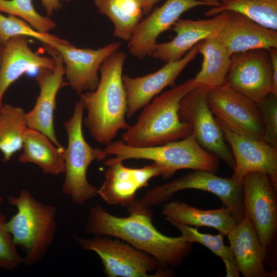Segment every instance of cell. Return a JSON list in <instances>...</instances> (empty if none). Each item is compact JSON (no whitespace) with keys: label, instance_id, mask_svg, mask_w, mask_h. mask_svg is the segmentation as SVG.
<instances>
[{"label":"cell","instance_id":"1","mask_svg":"<svg viewBox=\"0 0 277 277\" xmlns=\"http://www.w3.org/2000/svg\"><path fill=\"white\" fill-rule=\"evenodd\" d=\"M129 215L117 216L100 205L92 207L85 225L86 231L94 235L121 239L155 258L164 268L180 266L190 254L192 243L180 236L170 237L161 233L152 223L150 207L137 200L127 208Z\"/></svg>","mask_w":277,"mask_h":277},{"label":"cell","instance_id":"2","mask_svg":"<svg viewBox=\"0 0 277 277\" xmlns=\"http://www.w3.org/2000/svg\"><path fill=\"white\" fill-rule=\"evenodd\" d=\"M126 57L124 52L118 51L108 56L100 67L96 89L80 95L87 111L84 123L101 144L110 143L121 130L129 126L126 121L127 102L122 75Z\"/></svg>","mask_w":277,"mask_h":277},{"label":"cell","instance_id":"3","mask_svg":"<svg viewBox=\"0 0 277 277\" xmlns=\"http://www.w3.org/2000/svg\"><path fill=\"white\" fill-rule=\"evenodd\" d=\"M196 87L194 78L154 97L144 107L135 123L129 126L122 140L134 147H148L184 138L192 132L191 126L179 116L182 98Z\"/></svg>","mask_w":277,"mask_h":277},{"label":"cell","instance_id":"4","mask_svg":"<svg viewBox=\"0 0 277 277\" xmlns=\"http://www.w3.org/2000/svg\"><path fill=\"white\" fill-rule=\"evenodd\" d=\"M7 201L16 209L7 222L13 241L25 253L23 264L34 265L44 258L55 238L57 208L25 189L16 196H9Z\"/></svg>","mask_w":277,"mask_h":277},{"label":"cell","instance_id":"5","mask_svg":"<svg viewBox=\"0 0 277 277\" xmlns=\"http://www.w3.org/2000/svg\"><path fill=\"white\" fill-rule=\"evenodd\" d=\"M103 150L107 156L114 155L123 162L130 159L152 161L165 169L167 179L185 169L214 173L220 163L217 157L200 145L192 132L184 138L162 145L134 147L119 140L106 145Z\"/></svg>","mask_w":277,"mask_h":277},{"label":"cell","instance_id":"6","mask_svg":"<svg viewBox=\"0 0 277 277\" xmlns=\"http://www.w3.org/2000/svg\"><path fill=\"white\" fill-rule=\"evenodd\" d=\"M84 109L82 102L76 101L72 115L64 124L67 145L64 151L65 178L61 192L78 205L97 195L98 188L87 177L89 166L94 161H102L108 156L103 149L93 148L86 141L82 129Z\"/></svg>","mask_w":277,"mask_h":277},{"label":"cell","instance_id":"7","mask_svg":"<svg viewBox=\"0 0 277 277\" xmlns=\"http://www.w3.org/2000/svg\"><path fill=\"white\" fill-rule=\"evenodd\" d=\"M85 250L98 255L108 277H163L172 276L171 269L163 267L149 254L130 244L108 236L77 238Z\"/></svg>","mask_w":277,"mask_h":277},{"label":"cell","instance_id":"8","mask_svg":"<svg viewBox=\"0 0 277 277\" xmlns=\"http://www.w3.org/2000/svg\"><path fill=\"white\" fill-rule=\"evenodd\" d=\"M185 189L200 190L214 194L230 210L237 223L245 216L242 183L205 170H193L171 182L156 186L147 190L140 201L147 206L157 205L170 200L176 192Z\"/></svg>","mask_w":277,"mask_h":277},{"label":"cell","instance_id":"9","mask_svg":"<svg viewBox=\"0 0 277 277\" xmlns=\"http://www.w3.org/2000/svg\"><path fill=\"white\" fill-rule=\"evenodd\" d=\"M207 90L196 87L182 98L179 110L180 118L191 126L192 132L204 149L233 169V154L209 107Z\"/></svg>","mask_w":277,"mask_h":277},{"label":"cell","instance_id":"10","mask_svg":"<svg viewBox=\"0 0 277 277\" xmlns=\"http://www.w3.org/2000/svg\"><path fill=\"white\" fill-rule=\"evenodd\" d=\"M225 83L258 103L271 93L272 72L268 50L253 49L234 53Z\"/></svg>","mask_w":277,"mask_h":277},{"label":"cell","instance_id":"11","mask_svg":"<svg viewBox=\"0 0 277 277\" xmlns=\"http://www.w3.org/2000/svg\"><path fill=\"white\" fill-rule=\"evenodd\" d=\"M209 107L231 130L259 140L264 136V125L257 103L237 92L225 83L207 90Z\"/></svg>","mask_w":277,"mask_h":277},{"label":"cell","instance_id":"12","mask_svg":"<svg viewBox=\"0 0 277 277\" xmlns=\"http://www.w3.org/2000/svg\"><path fill=\"white\" fill-rule=\"evenodd\" d=\"M242 189L245 214L251 221L261 244L267 249L277 228L276 189L269 175L261 172L246 174Z\"/></svg>","mask_w":277,"mask_h":277},{"label":"cell","instance_id":"13","mask_svg":"<svg viewBox=\"0 0 277 277\" xmlns=\"http://www.w3.org/2000/svg\"><path fill=\"white\" fill-rule=\"evenodd\" d=\"M104 164L107 169L97 195L111 205L127 208L137 200V191L148 186L152 178L162 176L167 179L165 169L154 162L141 168H130L114 156L105 160Z\"/></svg>","mask_w":277,"mask_h":277},{"label":"cell","instance_id":"14","mask_svg":"<svg viewBox=\"0 0 277 277\" xmlns=\"http://www.w3.org/2000/svg\"><path fill=\"white\" fill-rule=\"evenodd\" d=\"M121 45V42H113L97 49L81 48L65 39L49 46L61 55L68 85L80 95L96 89L101 65Z\"/></svg>","mask_w":277,"mask_h":277},{"label":"cell","instance_id":"15","mask_svg":"<svg viewBox=\"0 0 277 277\" xmlns=\"http://www.w3.org/2000/svg\"><path fill=\"white\" fill-rule=\"evenodd\" d=\"M215 118L234 159L235 166L231 177L242 183L244 176L249 173L264 172L269 175L277 189V148L262 140L235 132Z\"/></svg>","mask_w":277,"mask_h":277},{"label":"cell","instance_id":"16","mask_svg":"<svg viewBox=\"0 0 277 277\" xmlns=\"http://www.w3.org/2000/svg\"><path fill=\"white\" fill-rule=\"evenodd\" d=\"M45 47L47 52L54 59L55 66L53 69L38 70L35 79L39 92L33 108L26 113L27 124L28 128L45 135L57 147L63 148L55 132L54 113L57 93L68 83L64 81L65 68L61 55L51 47Z\"/></svg>","mask_w":277,"mask_h":277},{"label":"cell","instance_id":"17","mask_svg":"<svg viewBox=\"0 0 277 277\" xmlns=\"http://www.w3.org/2000/svg\"><path fill=\"white\" fill-rule=\"evenodd\" d=\"M200 43L192 47L180 60L166 62L157 71L142 76L123 75L127 110L126 117L131 118L168 86H175V81L185 68L197 55Z\"/></svg>","mask_w":277,"mask_h":277},{"label":"cell","instance_id":"18","mask_svg":"<svg viewBox=\"0 0 277 277\" xmlns=\"http://www.w3.org/2000/svg\"><path fill=\"white\" fill-rule=\"evenodd\" d=\"M202 6H216L197 0H166L139 23L128 41L130 53L140 59L152 55L162 33L172 27L184 12Z\"/></svg>","mask_w":277,"mask_h":277},{"label":"cell","instance_id":"19","mask_svg":"<svg viewBox=\"0 0 277 277\" xmlns=\"http://www.w3.org/2000/svg\"><path fill=\"white\" fill-rule=\"evenodd\" d=\"M229 14V11H225L208 19H179L172 26L175 36L169 42L157 43L152 56L165 62L181 59L197 43L216 35Z\"/></svg>","mask_w":277,"mask_h":277},{"label":"cell","instance_id":"20","mask_svg":"<svg viewBox=\"0 0 277 277\" xmlns=\"http://www.w3.org/2000/svg\"><path fill=\"white\" fill-rule=\"evenodd\" d=\"M1 46L0 107L8 88L22 75L34 70L53 69L55 66L52 57L41 56L32 50L26 36H14Z\"/></svg>","mask_w":277,"mask_h":277},{"label":"cell","instance_id":"21","mask_svg":"<svg viewBox=\"0 0 277 277\" xmlns=\"http://www.w3.org/2000/svg\"><path fill=\"white\" fill-rule=\"evenodd\" d=\"M216 35L230 55L253 49L277 48V31L263 27L245 16L230 11Z\"/></svg>","mask_w":277,"mask_h":277},{"label":"cell","instance_id":"22","mask_svg":"<svg viewBox=\"0 0 277 277\" xmlns=\"http://www.w3.org/2000/svg\"><path fill=\"white\" fill-rule=\"evenodd\" d=\"M227 236L236 267L244 277L271 276L264 267L267 249L261 244L248 215L245 214Z\"/></svg>","mask_w":277,"mask_h":277},{"label":"cell","instance_id":"23","mask_svg":"<svg viewBox=\"0 0 277 277\" xmlns=\"http://www.w3.org/2000/svg\"><path fill=\"white\" fill-rule=\"evenodd\" d=\"M162 214L168 222L173 221L191 226L215 228L223 235L236 226L237 222L230 210L226 207L203 210L178 201L166 202Z\"/></svg>","mask_w":277,"mask_h":277},{"label":"cell","instance_id":"24","mask_svg":"<svg viewBox=\"0 0 277 277\" xmlns=\"http://www.w3.org/2000/svg\"><path fill=\"white\" fill-rule=\"evenodd\" d=\"M64 149L56 146L40 132L28 128L18 160L22 164H36L45 174L57 175L65 173Z\"/></svg>","mask_w":277,"mask_h":277},{"label":"cell","instance_id":"25","mask_svg":"<svg viewBox=\"0 0 277 277\" xmlns=\"http://www.w3.org/2000/svg\"><path fill=\"white\" fill-rule=\"evenodd\" d=\"M198 53L202 55L203 60L194 78L196 87L208 89L224 84L231 56L216 36L201 41Z\"/></svg>","mask_w":277,"mask_h":277},{"label":"cell","instance_id":"26","mask_svg":"<svg viewBox=\"0 0 277 277\" xmlns=\"http://www.w3.org/2000/svg\"><path fill=\"white\" fill-rule=\"evenodd\" d=\"M98 11L112 23L113 35L128 42L144 14L138 0H94Z\"/></svg>","mask_w":277,"mask_h":277},{"label":"cell","instance_id":"27","mask_svg":"<svg viewBox=\"0 0 277 277\" xmlns=\"http://www.w3.org/2000/svg\"><path fill=\"white\" fill-rule=\"evenodd\" d=\"M204 15L212 17L225 11L239 13L265 28L277 30V0H220Z\"/></svg>","mask_w":277,"mask_h":277},{"label":"cell","instance_id":"28","mask_svg":"<svg viewBox=\"0 0 277 277\" xmlns=\"http://www.w3.org/2000/svg\"><path fill=\"white\" fill-rule=\"evenodd\" d=\"M28 128L26 112L22 108L11 104L0 107V151L4 162L22 149Z\"/></svg>","mask_w":277,"mask_h":277},{"label":"cell","instance_id":"29","mask_svg":"<svg viewBox=\"0 0 277 277\" xmlns=\"http://www.w3.org/2000/svg\"><path fill=\"white\" fill-rule=\"evenodd\" d=\"M0 12L16 16L42 33L56 27V23L48 16H43L35 10L32 0H0Z\"/></svg>","mask_w":277,"mask_h":277},{"label":"cell","instance_id":"30","mask_svg":"<svg viewBox=\"0 0 277 277\" xmlns=\"http://www.w3.org/2000/svg\"><path fill=\"white\" fill-rule=\"evenodd\" d=\"M17 36L32 37L48 46L64 40L49 33L39 32L16 16H5L0 12V45Z\"/></svg>","mask_w":277,"mask_h":277},{"label":"cell","instance_id":"31","mask_svg":"<svg viewBox=\"0 0 277 277\" xmlns=\"http://www.w3.org/2000/svg\"><path fill=\"white\" fill-rule=\"evenodd\" d=\"M169 222L180 231V236L184 241L191 243H200L208 248L222 260L227 259L235 263L231 248L224 244V235L220 233L219 234L212 235L202 233L193 226L173 221Z\"/></svg>","mask_w":277,"mask_h":277},{"label":"cell","instance_id":"32","mask_svg":"<svg viewBox=\"0 0 277 277\" xmlns=\"http://www.w3.org/2000/svg\"><path fill=\"white\" fill-rule=\"evenodd\" d=\"M7 222L0 211V269L11 271L23 264V259L13 241Z\"/></svg>","mask_w":277,"mask_h":277},{"label":"cell","instance_id":"33","mask_svg":"<svg viewBox=\"0 0 277 277\" xmlns=\"http://www.w3.org/2000/svg\"><path fill=\"white\" fill-rule=\"evenodd\" d=\"M257 104L264 125L263 140L277 148V97L270 94Z\"/></svg>","mask_w":277,"mask_h":277},{"label":"cell","instance_id":"34","mask_svg":"<svg viewBox=\"0 0 277 277\" xmlns=\"http://www.w3.org/2000/svg\"><path fill=\"white\" fill-rule=\"evenodd\" d=\"M272 72V84L271 94L277 97V50L271 48L268 50Z\"/></svg>","mask_w":277,"mask_h":277},{"label":"cell","instance_id":"35","mask_svg":"<svg viewBox=\"0 0 277 277\" xmlns=\"http://www.w3.org/2000/svg\"><path fill=\"white\" fill-rule=\"evenodd\" d=\"M70 0H41L42 5L45 9L47 16H49L56 10L60 9L62 2H69Z\"/></svg>","mask_w":277,"mask_h":277},{"label":"cell","instance_id":"36","mask_svg":"<svg viewBox=\"0 0 277 277\" xmlns=\"http://www.w3.org/2000/svg\"><path fill=\"white\" fill-rule=\"evenodd\" d=\"M223 261L226 267V276H239V271L235 263L227 259H225Z\"/></svg>","mask_w":277,"mask_h":277},{"label":"cell","instance_id":"37","mask_svg":"<svg viewBox=\"0 0 277 277\" xmlns=\"http://www.w3.org/2000/svg\"><path fill=\"white\" fill-rule=\"evenodd\" d=\"M141 3L144 14H148L150 13L152 10L154 5L160 1V0H138Z\"/></svg>","mask_w":277,"mask_h":277},{"label":"cell","instance_id":"38","mask_svg":"<svg viewBox=\"0 0 277 277\" xmlns=\"http://www.w3.org/2000/svg\"><path fill=\"white\" fill-rule=\"evenodd\" d=\"M204 2H207L209 3H212L215 5L216 6H219L220 4V0H197Z\"/></svg>","mask_w":277,"mask_h":277},{"label":"cell","instance_id":"39","mask_svg":"<svg viewBox=\"0 0 277 277\" xmlns=\"http://www.w3.org/2000/svg\"><path fill=\"white\" fill-rule=\"evenodd\" d=\"M1 53H2V46L0 45V64H1Z\"/></svg>","mask_w":277,"mask_h":277},{"label":"cell","instance_id":"40","mask_svg":"<svg viewBox=\"0 0 277 277\" xmlns=\"http://www.w3.org/2000/svg\"><path fill=\"white\" fill-rule=\"evenodd\" d=\"M2 201H3V197L0 192V203H1Z\"/></svg>","mask_w":277,"mask_h":277}]
</instances>
